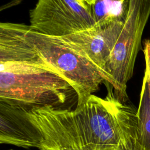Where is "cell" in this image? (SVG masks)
I'll use <instances>...</instances> for the list:
<instances>
[{"label":"cell","mask_w":150,"mask_h":150,"mask_svg":"<svg viewBox=\"0 0 150 150\" xmlns=\"http://www.w3.org/2000/svg\"><path fill=\"white\" fill-rule=\"evenodd\" d=\"M107 94H91L74 110L0 102V143L39 150H141L137 111Z\"/></svg>","instance_id":"1"},{"label":"cell","mask_w":150,"mask_h":150,"mask_svg":"<svg viewBox=\"0 0 150 150\" xmlns=\"http://www.w3.org/2000/svg\"><path fill=\"white\" fill-rule=\"evenodd\" d=\"M0 102L30 108L59 107L75 91L38 52L18 60H0Z\"/></svg>","instance_id":"2"},{"label":"cell","mask_w":150,"mask_h":150,"mask_svg":"<svg viewBox=\"0 0 150 150\" xmlns=\"http://www.w3.org/2000/svg\"><path fill=\"white\" fill-rule=\"evenodd\" d=\"M26 39L45 63L71 85L77 97V106L84 104L106 82L98 67L63 38L44 35L30 28Z\"/></svg>","instance_id":"3"},{"label":"cell","mask_w":150,"mask_h":150,"mask_svg":"<svg viewBox=\"0 0 150 150\" xmlns=\"http://www.w3.org/2000/svg\"><path fill=\"white\" fill-rule=\"evenodd\" d=\"M150 15V0H130L127 17L105 66L108 83L117 98L126 103L127 84L132 77L142 35Z\"/></svg>","instance_id":"4"},{"label":"cell","mask_w":150,"mask_h":150,"mask_svg":"<svg viewBox=\"0 0 150 150\" xmlns=\"http://www.w3.org/2000/svg\"><path fill=\"white\" fill-rule=\"evenodd\" d=\"M29 16L33 30L54 37H64L96 25L90 7L77 0H38Z\"/></svg>","instance_id":"5"},{"label":"cell","mask_w":150,"mask_h":150,"mask_svg":"<svg viewBox=\"0 0 150 150\" xmlns=\"http://www.w3.org/2000/svg\"><path fill=\"white\" fill-rule=\"evenodd\" d=\"M124 22L96 23L88 29L62 37L80 49L98 67L105 77L106 82L104 84L108 83L105 72V66Z\"/></svg>","instance_id":"6"},{"label":"cell","mask_w":150,"mask_h":150,"mask_svg":"<svg viewBox=\"0 0 150 150\" xmlns=\"http://www.w3.org/2000/svg\"><path fill=\"white\" fill-rule=\"evenodd\" d=\"M137 116L141 150H150V78L146 70L143 79Z\"/></svg>","instance_id":"7"},{"label":"cell","mask_w":150,"mask_h":150,"mask_svg":"<svg viewBox=\"0 0 150 150\" xmlns=\"http://www.w3.org/2000/svg\"><path fill=\"white\" fill-rule=\"evenodd\" d=\"M130 0H96L90 6L96 23L124 22L127 17Z\"/></svg>","instance_id":"8"},{"label":"cell","mask_w":150,"mask_h":150,"mask_svg":"<svg viewBox=\"0 0 150 150\" xmlns=\"http://www.w3.org/2000/svg\"><path fill=\"white\" fill-rule=\"evenodd\" d=\"M144 53L145 60V70L150 78V39H146L144 42Z\"/></svg>","instance_id":"9"},{"label":"cell","mask_w":150,"mask_h":150,"mask_svg":"<svg viewBox=\"0 0 150 150\" xmlns=\"http://www.w3.org/2000/svg\"><path fill=\"white\" fill-rule=\"evenodd\" d=\"M82 5L86 7L89 8L90 6L93 5L96 0H77Z\"/></svg>","instance_id":"10"},{"label":"cell","mask_w":150,"mask_h":150,"mask_svg":"<svg viewBox=\"0 0 150 150\" xmlns=\"http://www.w3.org/2000/svg\"><path fill=\"white\" fill-rule=\"evenodd\" d=\"M9 150H14V149H9Z\"/></svg>","instance_id":"11"}]
</instances>
